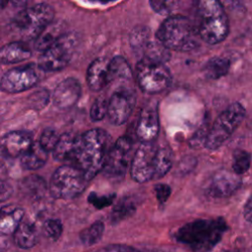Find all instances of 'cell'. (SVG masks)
Instances as JSON below:
<instances>
[{
	"mask_svg": "<svg viewBox=\"0 0 252 252\" xmlns=\"http://www.w3.org/2000/svg\"><path fill=\"white\" fill-rule=\"evenodd\" d=\"M108 134L98 128L77 136L71 165L79 168L90 181L103 168L108 154Z\"/></svg>",
	"mask_w": 252,
	"mask_h": 252,
	"instance_id": "obj_1",
	"label": "cell"
},
{
	"mask_svg": "<svg viewBox=\"0 0 252 252\" xmlns=\"http://www.w3.org/2000/svg\"><path fill=\"white\" fill-rule=\"evenodd\" d=\"M227 228L222 218L199 219L180 226L173 236L192 252H210L221 240Z\"/></svg>",
	"mask_w": 252,
	"mask_h": 252,
	"instance_id": "obj_2",
	"label": "cell"
},
{
	"mask_svg": "<svg viewBox=\"0 0 252 252\" xmlns=\"http://www.w3.org/2000/svg\"><path fill=\"white\" fill-rule=\"evenodd\" d=\"M157 39L167 49L189 51L198 45V30L186 17L176 15L167 17L157 31Z\"/></svg>",
	"mask_w": 252,
	"mask_h": 252,
	"instance_id": "obj_3",
	"label": "cell"
},
{
	"mask_svg": "<svg viewBox=\"0 0 252 252\" xmlns=\"http://www.w3.org/2000/svg\"><path fill=\"white\" fill-rule=\"evenodd\" d=\"M199 36L209 44H217L224 40L229 32L228 18L220 2L202 0L197 3Z\"/></svg>",
	"mask_w": 252,
	"mask_h": 252,
	"instance_id": "obj_4",
	"label": "cell"
},
{
	"mask_svg": "<svg viewBox=\"0 0 252 252\" xmlns=\"http://www.w3.org/2000/svg\"><path fill=\"white\" fill-rule=\"evenodd\" d=\"M53 8L46 3H37L21 10L12 20L10 30L20 41L36 39L52 23Z\"/></svg>",
	"mask_w": 252,
	"mask_h": 252,
	"instance_id": "obj_5",
	"label": "cell"
},
{
	"mask_svg": "<svg viewBox=\"0 0 252 252\" xmlns=\"http://www.w3.org/2000/svg\"><path fill=\"white\" fill-rule=\"evenodd\" d=\"M246 110L239 102L228 105L215 120L208 132L205 147L214 151L222 146L243 121Z\"/></svg>",
	"mask_w": 252,
	"mask_h": 252,
	"instance_id": "obj_6",
	"label": "cell"
},
{
	"mask_svg": "<svg viewBox=\"0 0 252 252\" xmlns=\"http://www.w3.org/2000/svg\"><path fill=\"white\" fill-rule=\"evenodd\" d=\"M88 182L89 180L79 168L64 164L53 172L48 188L53 198L72 199L85 190Z\"/></svg>",
	"mask_w": 252,
	"mask_h": 252,
	"instance_id": "obj_7",
	"label": "cell"
},
{
	"mask_svg": "<svg viewBox=\"0 0 252 252\" xmlns=\"http://www.w3.org/2000/svg\"><path fill=\"white\" fill-rule=\"evenodd\" d=\"M78 43L74 32L64 33L56 42L44 50L38 58V68L45 72H55L65 68Z\"/></svg>",
	"mask_w": 252,
	"mask_h": 252,
	"instance_id": "obj_8",
	"label": "cell"
},
{
	"mask_svg": "<svg viewBox=\"0 0 252 252\" xmlns=\"http://www.w3.org/2000/svg\"><path fill=\"white\" fill-rule=\"evenodd\" d=\"M139 88L146 94H158L169 87L171 74L165 64L141 59L136 68Z\"/></svg>",
	"mask_w": 252,
	"mask_h": 252,
	"instance_id": "obj_9",
	"label": "cell"
},
{
	"mask_svg": "<svg viewBox=\"0 0 252 252\" xmlns=\"http://www.w3.org/2000/svg\"><path fill=\"white\" fill-rule=\"evenodd\" d=\"M132 146V140L128 136H123L109 149L102 168L107 178L120 180L124 177L128 168Z\"/></svg>",
	"mask_w": 252,
	"mask_h": 252,
	"instance_id": "obj_10",
	"label": "cell"
},
{
	"mask_svg": "<svg viewBox=\"0 0 252 252\" xmlns=\"http://www.w3.org/2000/svg\"><path fill=\"white\" fill-rule=\"evenodd\" d=\"M157 148L158 145L155 142L141 143L136 150L130 167L131 176L135 181L145 183L155 179V156Z\"/></svg>",
	"mask_w": 252,
	"mask_h": 252,
	"instance_id": "obj_11",
	"label": "cell"
},
{
	"mask_svg": "<svg viewBox=\"0 0 252 252\" xmlns=\"http://www.w3.org/2000/svg\"><path fill=\"white\" fill-rule=\"evenodd\" d=\"M39 81V76L33 65L20 66L8 70L1 78V90L8 94L25 92Z\"/></svg>",
	"mask_w": 252,
	"mask_h": 252,
	"instance_id": "obj_12",
	"label": "cell"
},
{
	"mask_svg": "<svg viewBox=\"0 0 252 252\" xmlns=\"http://www.w3.org/2000/svg\"><path fill=\"white\" fill-rule=\"evenodd\" d=\"M136 103L135 92L129 88L116 90L108 99L107 118L113 125H121L130 117Z\"/></svg>",
	"mask_w": 252,
	"mask_h": 252,
	"instance_id": "obj_13",
	"label": "cell"
},
{
	"mask_svg": "<svg viewBox=\"0 0 252 252\" xmlns=\"http://www.w3.org/2000/svg\"><path fill=\"white\" fill-rule=\"evenodd\" d=\"M159 130L158 113L155 104L146 105L138 118L136 126V136L141 143L155 142Z\"/></svg>",
	"mask_w": 252,
	"mask_h": 252,
	"instance_id": "obj_14",
	"label": "cell"
},
{
	"mask_svg": "<svg viewBox=\"0 0 252 252\" xmlns=\"http://www.w3.org/2000/svg\"><path fill=\"white\" fill-rule=\"evenodd\" d=\"M241 186L239 175L222 169L215 173L208 186V194L214 198H224L232 195Z\"/></svg>",
	"mask_w": 252,
	"mask_h": 252,
	"instance_id": "obj_15",
	"label": "cell"
},
{
	"mask_svg": "<svg viewBox=\"0 0 252 252\" xmlns=\"http://www.w3.org/2000/svg\"><path fill=\"white\" fill-rule=\"evenodd\" d=\"M81 93L80 82L75 78H67L61 81L54 89L52 94L53 104L59 109H68L76 104Z\"/></svg>",
	"mask_w": 252,
	"mask_h": 252,
	"instance_id": "obj_16",
	"label": "cell"
},
{
	"mask_svg": "<svg viewBox=\"0 0 252 252\" xmlns=\"http://www.w3.org/2000/svg\"><path fill=\"white\" fill-rule=\"evenodd\" d=\"M33 145L32 136L26 131H13L5 134L1 139L2 155L15 158L22 157Z\"/></svg>",
	"mask_w": 252,
	"mask_h": 252,
	"instance_id": "obj_17",
	"label": "cell"
},
{
	"mask_svg": "<svg viewBox=\"0 0 252 252\" xmlns=\"http://www.w3.org/2000/svg\"><path fill=\"white\" fill-rule=\"evenodd\" d=\"M109 61L104 57L94 59L87 70V83L89 88L97 92L108 85Z\"/></svg>",
	"mask_w": 252,
	"mask_h": 252,
	"instance_id": "obj_18",
	"label": "cell"
},
{
	"mask_svg": "<svg viewBox=\"0 0 252 252\" xmlns=\"http://www.w3.org/2000/svg\"><path fill=\"white\" fill-rule=\"evenodd\" d=\"M132 79H133L132 70L124 57L114 56L111 60H109L108 84L118 83L117 90L121 88H129V87H123L122 84L131 82Z\"/></svg>",
	"mask_w": 252,
	"mask_h": 252,
	"instance_id": "obj_19",
	"label": "cell"
},
{
	"mask_svg": "<svg viewBox=\"0 0 252 252\" xmlns=\"http://www.w3.org/2000/svg\"><path fill=\"white\" fill-rule=\"evenodd\" d=\"M32 51L23 41L17 40L5 44L0 50V60L3 64L22 62L31 57Z\"/></svg>",
	"mask_w": 252,
	"mask_h": 252,
	"instance_id": "obj_20",
	"label": "cell"
},
{
	"mask_svg": "<svg viewBox=\"0 0 252 252\" xmlns=\"http://www.w3.org/2000/svg\"><path fill=\"white\" fill-rule=\"evenodd\" d=\"M15 244L22 249H31L38 241L35 225L30 221H22L13 234Z\"/></svg>",
	"mask_w": 252,
	"mask_h": 252,
	"instance_id": "obj_21",
	"label": "cell"
},
{
	"mask_svg": "<svg viewBox=\"0 0 252 252\" xmlns=\"http://www.w3.org/2000/svg\"><path fill=\"white\" fill-rule=\"evenodd\" d=\"M24 210L17 207H3L0 217V231L2 234H14L23 221Z\"/></svg>",
	"mask_w": 252,
	"mask_h": 252,
	"instance_id": "obj_22",
	"label": "cell"
},
{
	"mask_svg": "<svg viewBox=\"0 0 252 252\" xmlns=\"http://www.w3.org/2000/svg\"><path fill=\"white\" fill-rule=\"evenodd\" d=\"M76 140L77 136L74 134L65 133L61 135L55 149L53 150L54 158L58 161L71 165L75 152Z\"/></svg>",
	"mask_w": 252,
	"mask_h": 252,
	"instance_id": "obj_23",
	"label": "cell"
},
{
	"mask_svg": "<svg viewBox=\"0 0 252 252\" xmlns=\"http://www.w3.org/2000/svg\"><path fill=\"white\" fill-rule=\"evenodd\" d=\"M47 152L42 149L38 142L33 145L21 157V164L25 169L36 170L42 167L47 160Z\"/></svg>",
	"mask_w": 252,
	"mask_h": 252,
	"instance_id": "obj_24",
	"label": "cell"
},
{
	"mask_svg": "<svg viewBox=\"0 0 252 252\" xmlns=\"http://www.w3.org/2000/svg\"><path fill=\"white\" fill-rule=\"evenodd\" d=\"M173 163V153L166 144L158 145L155 156V179L163 177L171 168Z\"/></svg>",
	"mask_w": 252,
	"mask_h": 252,
	"instance_id": "obj_25",
	"label": "cell"
},
{
	"mask_svg": "<svg viewBox=\"0 0 252 252\" xmlns=\"http://www.w3.org/2000/svg\"><path fill=\"white\" fill-rule=\"evenodd\" d=\"M63 27L61 24L51 23L35 39L34 47L36 50L44 51L56 42L63 35Z\"/></svg>",
	"mask_w": 252,
	"mask_h": 252,
	"instance_id": "obj_26",
	"label": "cell"
},
{
	"mask_svg": "<svg viewBox=\"0 0 252 252\" xmlns=\"http://www.w3.org/2000/svg\"><path fill=\"white\" fill-rule=\"evenodd\" d=\"M136 211V204L130 197L121 198L112 208L109 215V220L112 224H116L129 217H131Z\"/></svg>",
	"mask_w": 252,
	"mask_h": 252,
	"instance_id": "obj_27",
	"label": "cell"
},
{
	"mask_svg": "<svg viewBox=\"0 0 252 252\" xmlns=\"http://www.w3.org/2000/svg\"><path fill=\"white\" fill-rule=\"evenodd\" d=\"M230 68V62L225 57L215 56L209 59L204 66L205 76L209 79L217 80L227 74Z\"/></svg>",
	"mask_w": 252,
	"mask_h": 252,
	"instance_id": "obj_28",
	"label": "cell"
},
{
	"mask_svg": "<svg viewBox=\"0 0 252 252\" xmlns=\"http://www.w3.org/2000/svg\"><path fill=\"white\" fill-rule=\"evenodd\" d=\"M150 37H151V30L148 27L143 25L136 26L132 30L129 37V41L132 49L137 54H140L141 56H143L145 48L151 41Z\"/></svg>",
	"mask_w": 252,
	"mask_h": 252,
	"instance_id": "obj_29",
	"label": "cell"
},
{
	"mask_svg": "<svg viewBox=\"0 0 252 252\" xmlns=\"http://www.w3.org/2000/svg\"><path fill=\"white\" fill-rule=\"evenodd\" d=\"M170 57L168 49L161 44L158 39L156 41L151 40L144 50L142 59L164 64Z\"/></svg>",
	"mask_w": 252,
	"mask_h": 252,
	"instance_id": "obj_30",
	"label": "cell"
},
{
	"mask_svg": "<svg viewBox=\"0 0 252 252\" xmlns=\"http://www.w3.org/2000/svg\"><path fill=\"white\" fill-rule=\"evenodd\" d=\"M104 231V223L101 220H96L90 226L84 228L80 234V240L85 246H92L96 244L102 237Z\"/></svg>",
	"mask_w": 252,
	"mask_h": 252,
	"instance_id": "obj_31",
	"label": "cell"
},
{
	"mask_svg": "<svg viewBox=\"0 0 252 252\" xmlns=\"http://www.w3.org/2000/svg\"><path fill=\"white\" fill-rule=\"evenodd\" d=\"M232 156V171L237 175L244 174L250 167L251 155L244 150L237 149Z\"/></svg>",
	"mask_w": 252,
	"mask_h": 252,
	"instance_id": "obj_32",
	"label": "cell"
},
{
	"mask_svg": "<svg viewBox=\"0 0 252 252\" xmlns=\"http://www.w3.org/2000/svg\"><path fill=\"white\" fill-rule=\"evenodd\" d=\"M60 136L57 135V132L52 128H45L40 134L38 143L42 147L43 150L48 152H53L55 149Z\"/></svg>",
	"mask_w": 252,
	"mask_h": 252,
	"instance_id": "obj_33",
	"label": "cell"
},
{
	"mask_svg": "<svg viewBox=\"0 0 252 252\" xmlns=\"http://www.w3.org/2000/svg\"><path fill=\"white\" fill-rule=\"evenodd\" d=\"M42 230L48 238L56 241L63 232V224L58 219H48L43 222Z\"/></svg>",
	"mask_w": 252,
	"mask_h": 252,
	"instance_id": "obj_34",
	"label": "cell"
},
{
	"mask_svg": "<svg viewBox=\"0 0 252 252\" xmlns=\"http://www.w3.org/2000/svg\"><path fill=\"white\" fill-rule=\"evenodd\" d=\"M22 185L24 189L27 190L30 194H40L43 193L46 189L44 180L36 175H30L23 179Z\"/></svg>",
	"mask_w": 252,
	"mask_h": 252,
	"instance_id": "obj_35",
	"label": "cell"
},
{
	"mask_svg": "<svg viewBox=\"0 0 252 252\" xmlns=\"http://www.w3.org/2000/svg\"><path fill=\"white\" fill-rule=\"evenodd\" d=\"M108 109V100L104 96H98L93 103L90 111V115L93 121L97 122L104 118L107 115Z\"/></svg>",
	"mask_w": 252,
	"mask_h": 252,
	"instance_id": "obj_36",
	"label": "cell"
},
{
	"mask_svg": "<svg viewBox=\"0 0 252 252\" xmlns=\"http://www.w3.org/2000/svg\"><path fill=\"white\" fill-rule=\"evenodd\" d=\"M114 198H115L114 194L98 196L95 193H91L89 195V202L96 209H102V208H105V207H108L109 205H111Z\"/></svg>",
	"mask_w": 252,
	"mask_h": 252,
	"instance_id": "obj_37",
	"label": "cell"
},
{
	"mask_svg": "<svg viewBox=\"0 0 252 252\" xmlns=\"http://www.w3.org/2000/svg\"><path fill=\"white\" fill-rule=\"evenodd\" d=\"M174 3L170 1H160V0L150 1V5L152 9L160 15H168L171 11V6Z\"/></svg>",
	"mask_w": 252,
	"mask_h": 252,
	"instance_id": "obj_38",
	"label": "cell"
},
{
	"mask_svg": "<svg viewBox=\"0 0 252 252\" xmlns=\"http://www.w3.org/2000/svg\"><path fill=\"white\" fill-rule=\"evenodd\" d=\"M155 192H156V196H157L158 203L160 205H162L167 201L168 197L170 196L171 189L167 184L158 183V184L155 185Z\"/></svg>",
	"mask_w": 252,
	"mask_h": 252,
	"instance_id": "obj_39",
	"label": "cell"
},
{
	"mask_svg": "<svg viewBox=\"0 0 252 252\" xmlns=\"http://www.w3.org/2000/svg\"><path fill=\"white\" fill-rule=\"evenodd\" d=\"M96 252H141L137 248H134L125 244H110L102 247Z\"/></svg>",
	"mask_w": 252,
	"mask_h": 252,
	"instance_id": "obj_40",
	"label": "cell"
},
{
	"mask_svg": "<svg viewBox=\"0 0 252 252\" xmlns=\"http://www.w3.org/2000/svg\"><path fill=\"white\" fill-rule=\"evenodd\" d=\"M34 97H36V99H32L33 104L37 105V101H39V108H41L42 106H44L46 104V102L48 101V92L42 91V92H37L33 94Z\"/></svg>",
	"mask_w": 252,
	"mask_h": 252,
	"instance_id": "obj_41",
	"label": "cell"
},
{
	"mask_svg": "<svg viewBox=\"0 0 252 252\" xmlns=\"http://www.w3.org/2000/svg\"><path fill=\"white\" fill-rule=\"evenodd\" d=\"M13 192V188L12 186L5 182L4 180L1 182V193H0V197H1V201L4 202L5 200H7L8 198H10L11 194Z\"/></svg>",
	"mask_w": 252,
	"mask_h": 252,
	"instance_id": "obj_42",
	"label": "cell"
},
{
	"mask_svg": "<svg viewBox=\"0 0 252 252\" xmlns=\"http://www.w3.org/2000/svg\"><path fill=\"white\" fill-rule=\"evenodd\" d=\"M243 216L247 221L252 223V196L247 200V202L244 206Z\"/></svg>",
	"mask_w": 252,
	"mask_h": 252,
	"instance_id": "obj_43",
	"label": "cell"
}]
</instances>
